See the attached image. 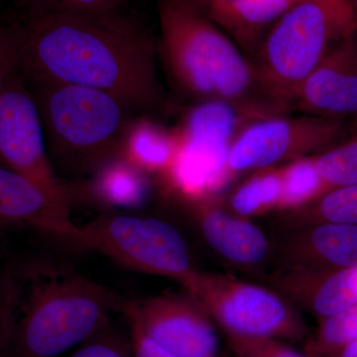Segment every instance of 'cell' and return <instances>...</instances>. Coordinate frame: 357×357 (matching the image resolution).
<instances>
[{"mask_svg":"<svg viewBox=\"0 0 357 357\" xmlns=\"http://www.w3.org/2000/svg\"><path fill=\"white\" fill-rule=\"evenodd\" d=\"M17 32L26 79L98 89L141 114L163 100L153 39L124 11L28 14Z\"/></svg>","mask_w":357,"mask_h":357,"instance_id":"1","label":"cell"},{"mask_svg":"<svg viewBox=\"0 0 357 357\" xmlns=\"http://www.w3.org/2000/svg\"><path fill=\"white\" fill-rule=\"evenodd\" d=\"M160 50L184 95L199 102H227L287 114L290 107L262 81L252 61L213 24L196 0H159Z\"/></svg>","mask_w":357,"mask_h":357,"instance_id":"2","label":"cell"},{"mask_svg":"<svg viewBox=\"0 0 357 357\" xmlns=\"http://www.w3.org/2000/svg\"><path fill=\"white\" fill-rule=\"evenodd\" d=\"M13 274L8 357H58L110 325L124 299L66 268L32 265Z\"/></svg>","mask_w":357,"mask_h":357,"instance_id":"3","label":"cell"},{"mask_svg":"<svg viewBox=\"0 0 357 357\" xmlns=\"http://www.w3.org/2000/svg\"><path fill=\"white\" fill-rule=\"evenodd\" d=\"M54 170L68 184L86 182L121 155L137 112L115 96L77 84L25 77Z\"/></svg>","mask_w":357,"mask_h":357,"instance_id":"4","label":"cell"},{"mask_svg":"<svg viewBox=\"0 0 357 357\" xmlns=\"http://www.w3.org/2000/svg\"><path fill=\"white\" fill-rule=\"evenodd\" d=\"M354 36L351 0H297L265 33L253 64L270 91L291 109L299 84L335 45Z\"/></svg>","mask_w":357,"mask_h":357,"instance_id":"5","label":"cell"},{"mask_svg":"<svg viewBox=\"0 0 357 357\" xmlns=\"http://www.w3.org/2000/svg\"><path fill=\"white\" fill-rule=\"evenodd\" d=\"M84 246L141 273L182 284L195 271L184 236L165 220L137 211H103L79 225Z\"/></svg>","mask_w":357,"mask_h":357,"instance_id":"6","label":"cell"},{"mask_svg":"<svg viewBox=\"0 0 357 357\" xmlns=\"http://www.w3.org/2000/svg\"><path fill=\"white\" fill-rule=\"evenodd\" d=\"M182 285L227 335L302 340L309 333L288 300L269 289L197 269Z\"/></svg>","mask_w":357,"mask_h":357,"instance_id":"7","label":"cell"},{"mask_svg":"<svg viewBox=\"0 0 357 357\" xmlns=\"http://www.w3.org/2000/svg\"><path fill=\"white\" fill-rule=\"evenodd\" d=\"M347 135L344 124L337 119L304 115H276L252 122L230 147L229 177L270 167L282 166L326 151Z\"/></svg>","mask_w":357,"mask_h":357,"instance_id":"8","label":"cell"},{"mask_svg":"<svg viewBox=\"0 0 357 357\" xmlns=\"http://www.w3.org/2000/svg\"><path fill=\"white\" fill-rule=\"evenodd\" d=\"M0 165L52 195L72 203L77 199L75 185L59 178L52 166L38 109L20 69L0 91Z\"/></svg>","mask_w":357,"mask_h":357,"instance_id":"9","label":"cell"},{"mask_svg":"<svg viewBox=\"0 0 357 357\" xmlns=\"http://www.w3.org/2000/svg\"><path fill=\"white\" fill-rule=\"evenodd\" d=\"M121 312L160 347L177 357H218L213 319L191 295L124 300Z\"/></svg>","mask_w":357,"mask_h":357,"instance_id":"10","label":"cell"},{"mask_svg":"<svg viewBox=\"0 0 357 357\" xmlns=\"http://www.w3.org/2000/svg\"><path fill=\"white\" fill-rule=\"evenodd\" d=\"M72 204L0 165V229L36 230L86 248L81 227L70 218Z\"/></svg>","mask_w":357,"mask_h":357,"instance_id":"11","label":"cell"},{"mask_svg":"<svg viewBox=\"0 0 357 357\" xmlns=\"http://www.w3.org/2000/svg\"><path fill=\"white\" fill-rule=\"evenodd\" d=\"M291 109L324 119L357 115V36L344 40L328 52L299 84L290 100Z\"/></svg>","mask_w":357,"mask_h":357,"instance_id":"12","label":"cell"},{"mask_svg":"<svg viewBox=\"0 0 357 357\" xmlns=\"http://www.w3.org/2000/svg\"><path fill=\"white\" fill-rule=\"evenodd\" d=\"M278 271L324 272L357 266V225L321 223L295 229L277 251Z\"/></svg>","mask_w":357,"mask_h":357,"instance_id":"13","label":"cell"},{"mask_svg":"<svg viewBox=\"0 0 357 357\" xmlns=\"http://www.w3.org/2000/svg\"><path fill=\"white\" fill-rule=\"evenodd\" d=\"M189 206L204 241L223 259L245 269L258 266L267 259L270 243L262 230L248 218L230 215L213 199Z\"/></svg>","mask_w":357,"mask_h":357,"instance_id":"14","label":"cell"},{"mask_svg":"<svg viewBox=\"0 0 357 357\" xmlns=\"http://www.w3.org/2000/svg\"><path fill=\"white\" fill-rule=\"evenodd\" d=\"M271 283L319 321L357 304V266L324 272L277 271Z\"/></svg>","mask_w":357,"mask_h":357,"instance_id":"15","label":"cell"},{"mask_svg":"<svg viewBox=\"0 0 357 357\" xmlns=\"http://www.w3.org/2000/svg\"><path fill=\"white\" fill-rule=\"evenodd\" d=\"M77 198H86L103 211H138L151 195L150 176L121 157L107 162L86 182L75 184Z\"/></svg>","mask_w":357,"mask_h":357,"instance_id":"16","label":"cell"},{"mask_svg":"<svg viewBox=\"0 0 357 357\" xmlns=\"http://www.w3.org/2000/svg\"><path fill=\"white\" fill-rule=\"evenodd\" d=\"M270 116L276 115L236 103L199 102L190 110L178 134L185 140L231 147L249 124Z\"/></svg>","mask_w":357,"mask_h":357,"instance_id":"17","label":"cell"},{"mask_svg":"<svg viewBox=\"0 0 357 357\" xmlns=\"http://www.w3.org/2000/svg\"><path fill=\"white\" fill-rule=\"evenodd\" d=\"M178 134L169 133L146 116H136L126 131L119 157L149 176L162 177L172 165Z\"/></svg>","mask_w":357,"mask_h":357,"instance_id":"18","label":"cell"},{"mask_svg":"<svg viewBox=\"0 0 357 357\" xmlns=\"http://www.w3.org/2000/svg\"><path fill=\"white\" fill-rule=\"evenodd\" d=\"M283 222L293 230L321 223L357 225V185L331 190L302 208L286 211Z\"/></svg>","mask_w":357,"mask_h":357,"instance_id":"19","label":"cell"},{"mask_svg":"<svg viewBox=\"0 0 357 357\" xmlns=\"http://www.w3.org/2000/svg\"><path fill=\"white\" fill-rule=\"evenodd\" d=\"M282 174L283 166L256 171L230 196L232 215L248 218L276 211L282 194Z\"/></svg>","mask_w":357,"mask_h":357,"instance_id":"20","label":"cell"},{"mask_svg":"<svg viewBox=\"0 0 357 357\" xmlns=\"http://www.w3.org/2000/svg\"><path fill=\"white\" fill-rule=\"evenodd\" d=\"M326 192L328 189L319 177L314 156L296 160L283 166L282 194L276 211L297 210Z\"/></svg>","mask_w":357,"mask_h":357,"instance_id":"21","label":"cell"},{"mask_svg":"<svg viewBox=\"0 0 357 357\" xmlns=\"http://www.w3.org/2000/svg\"><path fill=\"white\" fill-rule=\"evenodd\" d=\"M319 323L318 331L305 347V354L309 357L331 356L357 340V304Z\"/></svg>","mask_w":357,"mask_h":357,"instance_id":"22","label":"cell"},{"mask_svg":"<svg viewBox=\"0 0 357 357\" xmlns=\"http://www.w3.org/2000/svg\"><path fill=\"white\" fill-rule=\"evenodd\" d=\"M314 162L328 191L357 185V139L335 145L316 155Z\"/></svg>","mask_w":357,"mask_h":357,"instance_id":"23","label":"cell"},{"mask_svg":"<svg viewBox=\"0 0 357 357\" xmlns=\"http://www.w3.org/2000/svg\"><path fill=\"white\" fill-rule=\"evenodd\" d=\"M227 342L237 357H309L273 337L227 335Z\"/></svg>","mask_w":357,"mask_h":357,"instance_id":"24","label":"cell"},{"mask_svg":"<svg viewBox=\"0 0 357 357\" xmlns=\"http://www.w3.org/2000/svg\"><path fill=\"white\" fill-rule=\"evenodd\" d=\"M28 14L44 11L114 13L123 10L122 0H25Z\"/></svg>","mask_w":357,"mask_h":357,"instance_id":"25","label":"cell"},{"mask_svg":"<svg viewBox=\"0 0 357 357\" xmlns=\"http://www.w3.org/2000/svg\"><path fill=\"white\" fill-rule=\"evenodd\" d=\"M70 357H131L130 340L119 335L110 324Z\"/></svg>","mask_w":357,"mask_h":357,"instance_id":"26","label":"cell"},{"mask_svg":"<svg viewBox=\"0 0 357 357\" xmlns=\"http://www.w3.org/2000/svg\"><path fill=\"white\" fill-rule=\"evenodd\" d=\"M297 0H246V20L255 34L261 35Z\"/></svg>","mask_w":357,"mask_h":357,"instance_id":"27","label":"cell"},{"mask_svg":"<svg viewBox=\"0 0 357 357\" xmlns=\"http://www.w3.org/2000/svg\"><path fill=\"white\" fill-rule=\"evenodd\" d=\"M20 69L17 22L0 23V91L7 79Z\"/></svg>","mask_w":357,"mask_h":357,"instance_id":"28","label":"cell"},{"mask_svg":"<svg viewBox=\"0 0 357 357\" xmlns=\"http://www.w3.org/2000/svg\"><path fill=\"white\" fill-rule=\"evenodd\" d=\"M13 278L9 274L8 284L0 300V357H8L9 335L13 321Z\"/></svg>","mask_w":357,"mask_h":357,"instance_id":"29","label":"cell"},{"mask_svg":"<svg viewBox=\"0 0 357 357\" xmlns=\"http://www.w3.org/2000/svg\"><path fill=\"white\" fill-rule=\"evenodd\" d=\"M128 326L131 357H177L150 340L139 328Z\"/></svg>","mask_w":357,"mask_h":357,"instance_id":"30","label":"cell"},{"mask_svg":"<svg viewBox=\"0 0 357 357\" xmlns=\"http://www.w3.org/2000/svg\"><path fill=\"white\" fill-rule=\"evenodd\" d=\"M326 357H357V340Z\"/></svg>","mask_w":357,"mask_h":357,"instance_id":"31","label":"cell"},{"mask_svg":"<svg viewBox=\"0 0 357 357\" xmlns=\"http://www.w3.org/2000/svg\"><path fill=\"white\" fill-rule=\"evenodd\" d=\"M9 270H0V300L6 293L7 284H8Z\"/></svg>","mask_w":357,"mask_h":357,"instance_id":"32","label":"cell"},{"mask_svg":"<svg viewBox=\"0 0 357 357\" xmlns=\"http://www.w3.org/2000/svg\"><path fill=\"white\" fill-rule=\"evenodd\" d=\"M352 8H354V14H356L357 22V0H351Z\"/></svg>","mask_w":357,"mask_h":357,"instance_id":"33","label":"cell"},{"mask_svg":"<svg viewBox=\"0 0 357 357\" xmlns=\"http://www.w3.org/2000/svg\"><path fill=\"white\" fill-rule=\"evenodd\" d=\"M6 231V230L0 229V245H1L2 243V234H3V232ZM0 250H1V246H0Z\"/></svg>","mask_w":357,"mask_h":357,"instance_id":"34","label":"cell"}]
</instances>
